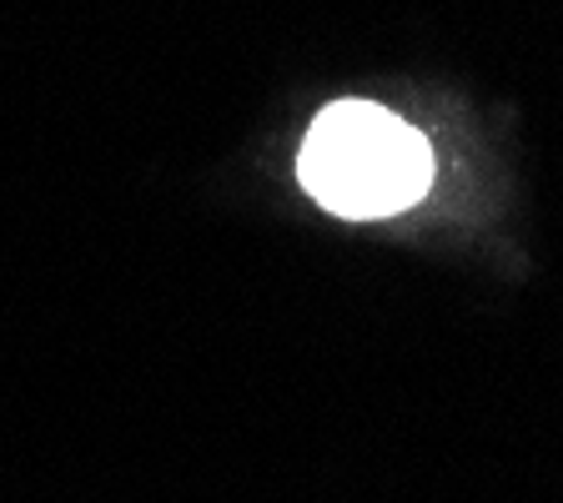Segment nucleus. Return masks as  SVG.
I'll return each mask as SVG.
<instances>
[{
    "mask_svg": "<svg viewBox=\"0 0 563 503\" xmlns=\"http://www.w3.org/2000/svg\"><path fill=\"white\" fill-rule=\"evenodd\" d=\"M297 182L338 217L373 222L412 207L428 192L433 156L402 117L367 101H338L307 127Z\"/></svg>",
    "mask_w": 563,
    "mask_h": 503,
    "instance_id": "nucleus-1",
    "label": "nucleus"
}]
</instances>
